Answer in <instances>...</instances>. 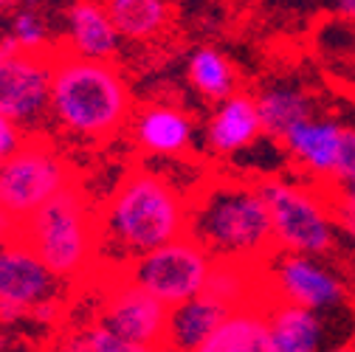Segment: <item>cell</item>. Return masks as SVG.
Wrapping results in <instances>:
<instances>
[{
  "instance_id": "obj_6",
  "label": "cell",
  "mask_w": 355,
  "mask_h": 352,
  "mask_svg": "<svg viewBox=\"0 0 355 352\" xmlns=\"http://www.w3.org/2000/svg\"><path fill=\"white\" fill-rule=\"evenodd\" d=\"M73 184L65 155L46 133H31L26 144L0 164V206L20 223Z\"/></svg>"
},
{
  "instance_id": "obj_17",
  "label": "cell",
  "mask_w": 355,
  "mask_h": 352,
  "mask_svg": "<svg viewBox=\"0 0 355 352\" xmlns=\"http://www.w3.org/2000/svg\"><path fill=\"white\" fill-rule=\"evenodd\" d=\"M68 39L62 46L87 60H113L121 51V37L110 23L102 0H73L68 9Z\"/></svg>"
},
{
  "instance_id": "obj_30",
  "label": "cell",
  "mask_w": 355,
  "mask_h": 352,
  "mask_svg": "<svg viewBox=\"0 0 355 352\" xmlns=\"http://www.w3.org/2000/svg\"><path fill=\"white\" fill-rule=\"evenodd\" d=\"M57 352H85V344H82V335L79 333H71L68 338H62L60 349Z\"/></svg>"
},
{
  "instance_id": "obj_18",
  "label": "cell",
  "mask_w": 355,
  "mask_h": 352,
  "mask_svg": "<svg viewBox=\"0 0 355 352\" xmlns=\"http://www.w3.org/2000/svg\"><path fill=\"white\" fill-rule=\"evenodd\" d=\"M229 313H232L229 307H223L206 293L169 307L161 352H192L195 346L203 344V338L211 335V330Z\"/></svg>"
},
{
  "instance_id": "obj_24",
  "label": "cell",
  "mask_w": 355,
  "mask_h": 352,
  "mask_svg": "<svg viewBox=\"0 0 355 352\" xmlns=\"http://www.w3.org/2000/svg\"><path fill=\"white\" fill-rule=\"evenodd\" d=\"M79 335H82L85 352H161L155 346H144V344H136V341H130V338L113 333L102 322H94V324L82 327Z\"/></svg>"
},
{
  "instance_id": "obj_7",
  "label": "cell",
  "mask_w": 355,
  "mask_h": 352,
  "mask_svg": "<svg viewBox=\"0 0 355 352\" xmlns=\"http://www.w3.org/2000/svg\"><path fill=\"white\" fill-rule=\"evenodd\" d=\"M262 282L268 299L310 307L319 313H336L349 304V282L333 259L274 251L262 265Z\"/></svg>"
},
{
  "instance_id": "obj_33",
  "label": "cell",
  "mask_w": 355,
  "mask_h": 352,
  "mask_svg": "<svg viewBox=\"0 0 355 352\" xmlns=\"http://www.w3.org/2000/svg\"><path fill=\"white\" fill-rule=\"evenodd\" d=\"M336 195H341V197H347V200H355V186H349V189H333Z\"/></svg>"
},
{
  "instance_id": "obj_5",
  "label": "cell",
  "mask_w": 355,
  "mask_h": 352,
  "mask_svg": "<svg viewBox=\"0 0 355 352\" xmlns=\"http://www.w3.org/2000/svg\"><path fill=\"white\" fill-rule=\"evenodd\" d=\"M262 197L268 203L274 245L279 251L310 254L333 259L341 243L336 206L330 186H313L291 178L259 181Z\"/></svg>"
},
{
  "instance_id": "obj_22",
  "label": "cell",
  "mask_w": 355,
  "mask_h": 352,
  "mask_svg": "<svg viewBox=\"0 0 355 352\" xmlns=\"http://www.w3.org/2000/svg\"><path fill=\"white\" fill-rule=\"evenodd\" d=\"M187 79L206 102H223L240 91V73L234 62L211 46H200L187 60Z\"/></svg>"
},
{
  "instance_id": "obj_29",
  "label": "cell",
  "mask_w": 355,
  "mask_h": 352,
  "mask_svg": "<svg viewBox=\"0 0 355 352\" xmlns=\"http://www.w3.org/2000/svg\"><path fill=\"white\" fill-rule=\"evenodd\" d=\"M327 3L338 20H344L355 28V0H327Z\"/></svg>"
},
{
  "instance_id": "obj_1",
  "label": "cell",
  "mask_w": 355,
  "mask_h": 352,
  "mask_svg": "<svg viewBox=\"0 0 355 352\" xmlns=\"http://www.w3.org/2000/svg\"><path fill=\"white\" fill-rule=\"evenodd\" d=\"M99 214V271H116L189 229V197L153 169H130Z\"/></svg>"
},
{
  "instance_id": "obj_19",
  "label": "cell",
  "mask_w": 355,
  "mask_h": 352,
  "mask_svg": "<svg viewBox=\"0 0 355 352\" xmlns=\"http://www.w3.org/2000/svg\"><path fill=\"white\" fill-rule=\"evenodd\" d=\"M192 352H271L265 304H248L232 310Z\"/></svg>"
},
{
  "instance_id": "obj_13",
  "label": "cell",
  "mask_w": 355,
  "mask_h": 352,
  "mask_svg": "<svg viewBox=\"0 0 355 352\" xmlns=\"http://www.w3.org/2000/svg\"><path fill=\"white\" fill-rule=\"evenodd\" d=\"M130 136L136 147L155 158H178L189 152L195 141V121L192 116L169 102H150L132 110L130 118Z\"/></svg>"
},
{
  "instance_id": "obj_16",
  "label": "cell",
  "mask_w": 355,
  "mask_h": 352,
  "mask_svg": "<svg viewBox=\"0 0 355 352\" xmlns=\"http://www.w3.org/2000/svg\"><path fill=\"white\" fill-rule=\"evenodd\" d=\"M257 113L262 121V133L271 139H282L296 121H304L319 113V99L307 85L296 79H277L259 87L254 94Z\"/></svg>"
},
{
  "instance_id": "obj_26",
  "label": "cell",
  "mask_w": 355,
  "mask_h": 352,
  "mask_svg": "<svg viewBox=\"0 0 355 352\" xmlns=\"http://www.w3.org/2000/svg\"><path fill=\"white\" fill-rule=\"evenodd\" d=\"M28 136H31V133H26V130H23L17 121H12L9 116L0 113V164H3L6 158H12V155L26 144Z\"/></svg>"
},
{
  "instance_id": "obj_11",
  "label": "cell",
  "mask_w": 355,
  "mask_h": 352,
  "mask_svg": "<svg viewBox=\"0 0 355 352\" xmlns=\"http://www.w3.org/2000/svg\"><path fill=\"white\" fill-rule=\"evenodd\" d=\"M62 282L23 243H0V324L26 322L37 304L60 299Z\"/></svg>"
},
{
  "instance_id": "obj_36",
  "label": "cell",
  "mask_w": 355,
  "mask_h": 352,
  "mask_svg": "<svg viewBox=\"0 0 355 352\" xmlns=\"http://www.w3.org/2000/svg\"><path fill=\"white\" fill-rule=\"evenodd\" d=\"M352 352H355V344H352Z\"/></svg>"
},
{
  "instance_id": "obj_8",
  "label": "cell",
  "mask_w": 355,
  "mask_h": 352,
  "mask_svg": "<svg viewBox=\"0 0 355 352\" xmlns=\"http://www.w3.org/2000/svg\"><path fill=\"white\" fill-rule=\"evenodd\" d=\"M211 256L206 248H200L189 234L178 237L161 248H153L127 265L116 268L130 282H136L147 293H153L166 307H175L181 301H189L203 293L209 271H211Z\"/></svg>"
},
{
  "instance_id": "obj_2",
  "label": "cell",
  "mask_w": 355,
  "mask_h": 352,
  "mask_svg": "<svg viewBox=\"0 0 355 352\" xmlns=\"http://www.w3.org/2000/svg\"><path fill=\"white\" fill-rule=\"evenodd\" d=\"M51 121L82 141H110L132 118V91L113 60H87L54 46Z\"/></svg>"
},
{
  "instance_id": "obj_21",
  "label": "cell",
  "mask_w": 355,
  "mask_h": 352,
  "mask_svg": "<svg viewBox=\"0 0 355 352\" xmlns=\"http://www.w3.org/2000/svg\"><path fill=\"white\" fill-rule=\"evenodd\" d=\"M102 6L127 42H155L175 20L172 0H102Z\"/></svg>"
},
{
  "instance_id": "obj_10",
  "label": "cell",
  "mask_w": 355,
  "mask_h": 352,
  "mask_svg": "<svg viewBox=\"0 0 355 352\" xmlns=\"http://www.w3.org/2000/svg\"><path fill=\"white\" fill-rule=\"evenodd\" d=\"M96 276H102V301L96 322L136 344L161 349L169 307L136 282H130L121 271H102Z\"/></svg>"
},
{
  "instance_id": "obj_3",
  "label": "cell",
  "mask_w": 355,
  "mask_h": 352,
  "mask_svg": "<svg viewBox=\"0 0 355 352\" xmlns=\"http://www.w3.org/2000/svg\"><path fill=\"white\" fill-rule=\"evenodd\" d=\"M187 234L211 259H237L259 268L277 251L259 181L245 178H211L200 184L189 195Z\"/></svg>"
},
{
  "instance_id": "obj_12",
  "label": "cell",
  "mask_w": 355,
  "mask_h": 352,
  "mask_svg": "<svg viewBox=\"0 0 355 352\" xmlns=\"http://www.w3.org/2000/svg\"><path fill=\"white\" fill-rule=\"evenodd\" d=\"M344 118L316 113L304 121H296L279 139L288 164L296 166L304 178L316 181L319 186H333V175L341 155Z\"/></svg>"
},
{
  "instance_id": "obj_34",
  "label": "cell",
  "mask_w": 355,
  "mask_h": 352,
  "mask_svg": "<svg viewBox=\"0 0 355 352\" xmlns=\"http://www.w3.org/2000/svg\"><path fill=\"white\" fill-rule=\"evenodd\" d=\"M17 3V0H0V12H6V9H12Z\"/></svg>"
},
{
  "instance_id": "obj_32",
  "label": "cell",
  "mask_w": 355,
  "mask_h": 352,
  "mask_svg": "<svg viewBox=\"0 0 355 352\" xmlns=\"http://www.w3.org/2000/svg\"><path fill=\"white\" fill-rule=\"evenodd\" d=\"M322 352H352V346H349V344H333V346H327V349H322Z\"/></svg>"
},
{
  "instance_id": "obj_25",
  "label": "cell",
  "mask_w": 355,
  "mask_h": 352,
  "mask_svg": "<svg viewBox=\"0 0 355 352\" xmlns=\"http://www.w3.org/2000/svg\"><path fill=\"white\" fill-rule=\"evenodd\" d=\"M355 186V121H344V139H341V155L333 175L330 189H349Z\"/></svg>"
},
{
  "instance_id": "obj_31",
  "label": "cell",
  "mask_w": 355,
  "mask_h": 352,
  "mask_svg": "<svg viewBox=\"0 0 355 352\" xmlns=\"http://www.w3.org/2000/svg\"><path fill=\"white\" fill-rule=\"evenodd\" d=\"M349 82L355 85V39H352V49H349Z\"/></svg>"
},
{
  "instance_id": "obj_20",
  "label": "cell",
  "mask_w": 355,
  "mask_h": 352,
  "mask_svg": "<svg viewBox=\"0 0 355 352\" xmlns=\"http://www.w3.org/2000/svg\"><path fill=\"white\" fill-rule=\"evenodd\" d=\"M203 293L229 307V310H240L248 304H268L262 268L237 259H214Z\"/></svg>"
},
{
  "instance_id": "obj_9",
  "label": "cell",
  "mask_w": 355,
  "mask_h": 352,
  "mask_svg": "<svg viewBox=\"0 0 355 352\" xmlns=\"http://www.w3.org/2000/svg\"><path fill=\"white\" fill-rule=\"evenodd\" d=\"M51 51H23L6 34L0 39V113L26 133H42L51 105Z\"/></svg>"
},
{
  "instance_id": "obj_23",
  "label": "cell",
  "mask_w": 355,
  "mask_h": 352,
  "mask_svg": "<svg viewBox=\"0 0 355 352\" xmlns=\"http://www.w3.org/2000/svg\"><path fill=\"white\" fill-rule=\"evenodd\" d=\"M9 37L15 46L23 51H51V37H49V23L34 6H23L15 12L9 23Z\"/></svg>"
},
{
  "instance_id": "obj_4",
  "label": "cell",
  "mask_w": 355,
  "mask_h": 352,
  "mask_svg": "<svg viewBox=\"0 0 355 352\" xmlns=\"http://www.w3.org/2000/svg\"><path fill=\"white\" fill-rule=\"evenodd\" d=\"M20 240L62 285L99 271V214L76 181L23 220Z\"/></svg>"
},
{
  "instance_id": "obj_15",
  "label": "cell",
  "mask_w": 355,
  "mask_h": 352,
  "mask_svg": "<svg viewBox=\"0 0 355 352\" xmlns=\"http://www.w3.org/2000/svg\"><path fill=\"white\" fill-rule=\"evenodd\" d=\"M262 136L265 133L257 113V102L251 94H243V91L217 102L206 121V147L220 158L245 152Z\"/></svg>"
},
{
  "instance_id": "obj_14",
  "label": "cell",
  "mask_w": 355,
  "mask_h": 352,
  "mask_svg": "<svg viewBox=\"0 0 355 352\" xmlns=\"http://www.w3.org/2000/svg\"><path fill=\"white\" fill-rule=\"evenodd\" d=\"M330 316L291 301L268 299L265 319H268L271 352H322L330 338Z\"/></svg>"
},
{
  "instance_id": "obj_27",
  "label": "cell",
  "mask_w": 355,
  "mask_h": 352,
  "mask_svg": "<svg viewBox=\"0 0 355 352\" xmlns=\"http://www.w3.org/2000/svg\"><path fill=\"white\" fill-rule=\"evenodd\" d=\"M333 206H336V220H338L341 237L355 245V200H347V197H341V195L333 192Z\"/></svg>"
},
{
  "instance_id": "obj_28",
  "label": "cell",
  "mask_w": 355,
  "mask_h": 352,
  "mask_svg": "<svg viewBox=\"0 0 355 352\" xmlns=\"http://www.w3.org/2000/svg\"><path fill=\"white\" fill-rule=\"evenodd\" d=\"M20 229H23V223L15 217V214H9L3 206H0V243H15V240H20Z\"/></svg>"
},
{
  "instance_id": "obj_35",
  "label": "cell",
  "mask_w": 355,
  "mask_h": 352,
  "mask_svg": "<svg viewBox=\"0 0 355 352\" xmlns=\"http://www.w3.org/2000/svg\"><path fill=\"white\" fill-rule=\"evenodd\" d=\"M37 3H40V0H26V6H34V9H37Z\"/></svg>"
}]
</instances>
